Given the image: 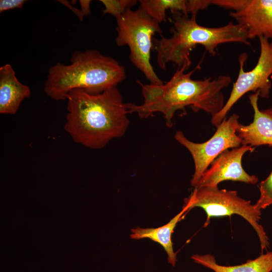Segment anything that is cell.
I'll list each match as a JSON object with an SVG mask.
<instances>
[{
    "label": "cell",
    "mask_w": 272,
    "mask_h": 272,
    "mask_svg": "<svg viewBox=\"0 0 272 272\" xmlns=\"http://www.w3.org/2000/svg\"><path fill=\"white\" fill-rule=\"evenodd\" d=\"M191 64V61H185L168 82L162 84H144L137 81L141 87L143 102L140 105L126 103L128 114L135 113L140 117L147 118L160 112L167 126L171 127L176 112L184 111L187 107L194 112L203 110L212 116L219 112L225 104L222 90L232 82L231 77L222 75L213 80L209 78L194 80L191 77L200 69L201 62L185 73Z\"/></svg>",
    "instance_id": "1"
},
{
    "label": "cell",
    "mask_w": 272,
    "mask_h": 272,
    "mask_svg": "<svg viewBox=\"0 0 272 272\" xmlns=\"http://www.w3.org/2000/svg\"><path fill=\"white\" fill-rule=\"evenodd\" d=\"M66 99L64 128L75 142L91 149H101L126 132L128 113L116 87L98 94L75 89Z\"/></svg>",
    "instance_id": "2"
},
{
    "label": "cell",
    "mask_w": 272,
    "mask_h": 272,
    "mask_svg": "<svg viewBox=\"0 0 272 272\" xmlns=\"http://www.w3.org/2000/svg\"><path fill=\"white\" fill-rule=\"evenodd\" d=\"M125 78L124 66L114 58L96 49L77 50L70 64L58 62L50 67L44 90L52 99L64 100L72 90L98 94L116 87Z\"/></svg>",
    "instance_id": "3"
},
{
    "label": "cell",
    "mask_w": 272,
    "mask_h": 272,
    "mask_svg": "<svg viewBox=\"0 0 272 272\" xmlns=\"http://www.w3.org/2000/svg\"><path fill=\"white\" fill-rule=\"evenodd\" d=\"M172 15L171 36L166 38L161 34L160 39H153L158 65L163 70L170 62L179 67L185 61H191L190 51L197 45H202L207 51L215 55L217 47L221 44H250L246 29L238 23L230 22L222 27H207L197 23L196 14L190 17L181 13Z\"/></svg>",
    "instance_id": "4"
},
{
    "label": "cell",
    "mask_w": 272,
    "mask_h": 272,
    "mask_svg": "<svg viewBox=\"0 0 272 272\" xmlns=\"http://www.w3.org/2000/svg\"><path fill=\"white\" fill-rule=\"evenodd\" d=\"M116 20V44L119 47L128 46L130 61L150 84H162L163 82L155 73L150 61L153 36L156 33L161 35L162 32L160 23L140 7L136 10H128Z\"/></svg>",
    "instance_id": "5"
},
{
    "label": "cell",
    "mask_w": 272,
    "mask_h": 272,
    "mask_svg": "<svg viewBox=\"0 0 272 272\" xmlns=\"http://www.w3.org/2000/svg\"><path fill=\"white\" fill-rule=\"evenodd\" d=\"M189 210L194 207L202 209L207 214L204 227L212 218L231 216L236 214L246 220L255 231L262 252L269 247L268 237L259 222L261 210L250 200L240 197L235 190L220 189L218 186L195 187L190 196L185 199Z\"/></svg>",
    "instance_id": "6"
},
{
    "label": "cell",
    "mask_w": 272,
    "mask_h": 272,
    "mask_svg": "<svg viewBox=\"0 0 272 272\" xmlns=\"http://www.w3.org/2000/svg\"><path fill=\"white\" fill-rule=\"evenodd\" d=\"M259 38L260 54L256 64L249 71L244 70L247 58L245 52L238 57L239 71L236 81L233 83L230 96L222 109L212 116V123L217 127L225 118L232 106L244 95L249 92H259V97H269L271 88L269 77L272 75V41L264 37Z\"/></svg>",
    "instance_id": "7"
},
{
    "label": "cell",
    "mask_w": 272,
    "mask_h": 272,
    "mask_svg": "<svg viewBox=\"0 0 272 272\" xmlns=\"http://www.w3.org/2000/svg\"><path fill=\"white\" fill-rule=\"evenodd\" d=\"M239 123V116L232 114L221 122L209 140L201 143L190 141L181 131L176 132L175 140L188 150L194 161V172L191 180L192 186H196L204 172L218 156L230 148L242 145V140L236 132Z\"/></svg>",
    "instance_id": "8"
},
{
    "label": "cell",
    "mask_w": 272,
    "mask_h": 272,
    "mask_svg": "<svg viewBox=\"0 0 272 272\" xmlns=\"http://www.w3.org/2000/svg\"><path fill=\"white\" fill-rule=\"evenodd\" d=\"M249 145L227 150L216 158L204 172L196 187L218 186L223 181L231 180L254 184L258 181L255 175L248 174L243 169L242 159L244 154L252 152Z\"/></svg>",
    "instance_id": "9"
},
{
    "label": "cell",
    "mask_w": 272,
    "mask_h": 272,
    "mask_svg": "<svg viewBox=\"0 0 272 272\" xmlns=\"http://www.w3.org/2000/svg\"><path fill=\"white\" fill-rule=\"evenodd\" d=\"M230 15L246 29L249 39L264 37L272 40V0H245Z\"/></svg>",
    "instance_id": "10"
},
{
    "label": "cell",
    "mask_w": 272,
    "mask_h": 272,
    "mask_svg": "<svg viewBox=\"0 0 272 272\" xmlns=\"http://www.w3.org/2000/svg\"><path fill=\"white\" fill-rule=\"evenodd\" d=\"M258 91L250 95L249 99L254 111L253 121L249 125L239 123L237 134L242 145L251 147L261 145L272 146V108L260 110L258 106Z\"/></svg>",
    "instance_id": "11"
},
{
    "label": "cell",
    "mask_w": 272,
    "mask_h": 272,
    "mask_svg": "<svg viewBox=\"0 0 272 272\" xmlns=\"http://www.w3.org/2000/svg\"><path fill=\"white\" fill-rule=\"evenodd\" d=\"M31 93L29 87L18 80L10 64L0 67V113L16 114L21 103L30 97Z\"/></svg>",
    "instance_id": "12"
},
{
    "label": "cell",
    "mask_w": 272,
    "mask_h": 272,
    "mask_svg": "<svg viewBox=\"0 0 272 272\" xmlns=\"http://www.w3.org/2000/svg\"><path fill=\"white\" fill-rule=\"evenodd\" d=\"M141 9L151 18L161 23L165 21L167 10L172 14H197L212 5L209 0H140Z\"/></svg>",
    "instance_id": "13"
},
{
    "label": "cell",
    "mask_w": 272,
    "mask_h": 272,
    "mask_svg": "<svg viewBox=\"0 0 272 272\" xmlns=\"http://www.w3.org/2000/svg\"><path fill=\"white\" fill-rule=\"evenodd\" d=\"M189 211V207L184 204L181 211L166 224L156 228L137 227L132 229L130 238L134 239L149 238L158 243L165 250L168 256V262L172 265L175 266L177 258L176 254L173 249L172 235L177 224L182 219Z\"/></svg>",
    "instance_id": "14"
},
{
    "label": "cell",
    "mask_w": 272,
    "mask_h": 272,
    "mask_svg": "<svg viewBox=\"0 0 272 272\" xmlns=\"http://www.w3.org/2000/svg\"><path fill=\"white\" fill-rule=\"evenodd\" d=\"M193 261L209 268L215 272H271L272 251L262 253L254 259H249L244 263L233 266H225L217 263L215 257L210 254H194Z\"/></svg>",
    "instance_id": "15"
},
{
    "label": "cell",
    "mask_w": 272,
    "mask_h": 272,
    "mask_svg": "<svg viewBox=\"0 0 272 272\" xmlns=\"http://www.w3.org/2000/svg\"><path fill=\"white\" fill-rule=\"evenodd\" d=\"M100 2L105 7L103 13L111 15L115 18L131 9L138 2L135 0H100Z\"/></svg>",
    "instance_id": "16"
},
{
    "label": "cell",
    "mask_w": 272,
    "mask_h": 272,
    "mask_svg": "<svg viewBox=\"0 0 272 272\" xmlns=\"http://www.w3.org/2000/svg\"><path fill=\"white\" fill-rule=\"evenodd\" d=\"M259 189L260 196L254 205L261 210L272 204V170L267 177L260 183Z\"/></svg>",
    "instance_id": "17"
},
{
    "label": "cell",
    "mask_w": 272,
    "mask_h": 272,
    "mask_svg": "<svg viewBox=\"0 0 272 272\" xmlns=\"http://www.w3.org/2000/svg\"><path fill=\"white\" fill-rule=\"evenodd\" d=\"M244 1L245 0H213L212 1V5L236 11L241 7Z\"/></svg>",
    "instance_id": "18"
},
{
    "label": "cell",
    "mask_w": 272,
    "mask_h": 272,
    "mask_svg": "<svg viewBox=\"0 0 272 272\" xmlns=\"http://www.w3.org/2000/svg\"><path fill=\"white\" fill-rule=\"evenodd\" d=\"M26 2L25 0H1L0 12L16 8H21Z\"/></svg>",
    "instance_id": "19"
},
{
    "label": "cell",
    "mask_w": 272,
    "mask_h": 272,
    "mask_svg": "<svg viewBox=\"0 0 272 272\" xmlns=\"http://www.w3.org/2000/svg\"><path fill=\"white\" fill-rule=\"evenodd\" d=\"M58 2L62 3L70 9L76 15L81 21L83 20L84 16L81 10H78L77 8L73 7L67 1H58Z\"/></svg>",
    "instance_id": "20"
},
{
    "label": "cell",
    "mask_w": 272,
    "mask_h": 272,
    "mask_svg": "<svg viewBox=\"0 0 272 272\" xmlns=\"http://www.w3.org/2000/svg\"><path fill=\"white\" fill-rule=\"evenodd\" d=\"M90 0H80L79 3L81 6V11L84 16H88L91 13Z\"/></svg>",
    "instance_id": "21"
},
{
    "label": "cell",
    "mask_w": 272,
    "mask_h": 272,
    "mask_svg": "<svg viewBox=\"0 0 272 272\" xmlns=\"http://www.w3.org/2000/svg\"><path fill=\"white\" fill-rule=\"evenodd\" d=\"M272 41V40H271Z\"/></svg>",
    "instance_id": "22"
}]
</instances>
